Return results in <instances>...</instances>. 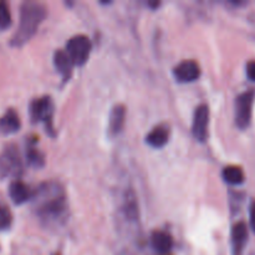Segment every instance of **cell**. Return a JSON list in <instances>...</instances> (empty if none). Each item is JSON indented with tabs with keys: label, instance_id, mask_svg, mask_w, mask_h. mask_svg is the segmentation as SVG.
Returning <instances> with one entry per match:
<instances>
[{
	"label": "cell",
	"instance_id": "cell-1",
	"mask_svg": "<svg viewBox=\"0 0 255 255\" xmlns=\"http://www.w3.org/2000/svg\"><path fill=\"white\" fill-rule=\"evenodd\" d=\"M35 212L45 227H60L67 218L64 188L57 182H45L32 193Z\"/></svg>",
	"mask_w": 255,
	"mask_h": 255
},
{
	"label": "cell",
	"instance_id": "cell-2",
	"mask_svg": "<svg viewBox=\"0 0 255 255\" xmlns=\"http://www.w3.org/2000/svg\"><path fill=\"white\" fill-rule=\"evenodd\" d=\"M46 7L39 1H24L20 6V19L16 31L11 36V46H22L35 35L46 17Z\"/></svg>",
	"mask_w": 255,
	"mask_h": 255
},
{
	"label": "cell",
	"instance_id": "cell-3",
	"mask_svg": "<svg viewBox=\"0 0 255 255\" xmlns=\"http://www.w3.org/2000/svg\"><path fill=\"white\" fill-rule=\"evenodd\" d=\"M22 172L21 156L15 144H7L0 152V177H17Z\"/></svg>",
	"mask_w": 255,
	"mask_h": 255
},
{
	"label": "cell",
	"instance_id": "cell-4",
	"mask_svg": "<svg viewBox=\"0 0 255 255\" xmlns=\"http://www.w3.org/2000/svg\"><path fill=\"white\" fill-rule=\"evenodd\" d=\"M52 112H54V106L50 97L44 96L35 99L30 102L29 115L31 122H45L47 131H52Z\"/></svg>",
	"mask_w": 255,
	"mask_h": 255
},
{
	"label": "cell",
	"instance_id": "cell-5",
	"mask_svg": "<svg viewBox=\"0 0 255 255\" xmlns=\"http://www.w3.org/2000/svg\"><path fill=\"white\" fill-rule=\"evenodd\" d=\"M92 44L91 40L86 35H75L67 41L66 52L75 65H84L89 60L91 52Z\"/></svg>",
	"mask_w": 255,
	"mask_h": 255
},
{
	"label": "cell",
	"instance_id": "cell-6",
	"mask_svg": "<svg viewBox=\"0 0 255 255\" xmlns=\"http://www.w3.org/2000/svg\"><path fill=\"white\" fill-rule=\"evenodd\" d=\"M255 92H243L236 99V124L241 129H246L251 125L252 114H253V104Z\"/></svg>",
	"mask_w": 255,
	"mask_h": 255
},
{
	"label": "cell",
	"instance_id": "cell-7",
	"mask_svg": "<svg viewBox=\"0 0 255 255\" xmlns=\"http://www.w3.org/2000/svg\"><path fill=\"white\" fill-rule=\"evenodd\" d=\"M120 212L122 217L128 224H138L139 222V208L137 197L131 188L126 189L122 196Z\"/></svg>",
	"mask_w": 255,
	"mask_h": 255
},
{
	"label": "cell",
	"instance_id": "cell-8",
	"mask_svg": "<svg viewBox=\"0 0 255 255\" xmlns=\"http://www.w3.org/2000/svg\"><path fill=\"white\" fill-rule=\"evenodd\" d=\"M209 125V107L207 105H199L194 111L192 132L197 141L204 142L208 136Z\"/></svg>",
	"mask_w": 255,
	"mask_h": 255
},
{
	"label": "cell",
	"instance_id": "cell-9",
	"mask_svg": "<svg viewBox=\"0 0 255 255\" xmlns=\"http://www.w3.org/2000/svg\"><path fill=\"white\" fill-rule=\"evenodd\" d=\"M173 74L179 82H192L198 79L201 69L194 60H184L174 67Z\"/></svg>",
	"mask_w": 255,
	"mask_h": 255
},
{
	"label": "cell",
	"instance_id": "cell-10",
	"mask_svg": "<svg viewBox=\"0 0 255 255\" xmlns=\"http://www.w3.org/2000/svg\"><path fill=\"white\" fill-rule=\"evenodd\" d=\"M248 242V227L244 222H238L232 228V253L243 255Z\"/></svg>",
	"mask_w": 255,
	"mask_h": 255
},
{
	"label": "cell",
	"instance_id": "cell-11",
	"mask_svg": "<svg viewBox=\"0 0 255 255\" xmlns=\"http://www.w3.org/2000/svg\"><path fill=\"white\" fill-rule=\"evenodd\" d=\"M126 120V107L124 105H115L109 116V133L115 137L122 132Z\"/></svg>",
	"mask_w": 255,
	"mask_h": 255
},
{
	"label": "cell",
	"instance_id": "cell-12",
	"mask_svg": "<svg viewBox=\"0 0 255 255\" xmlns=\"http://www.w3.org/2000/svg\"><path fill=\"white\" fill-rule=\"evenodd\" d=\"M9 197L12 201V203L20 206V204H24L25 202L29 201L30 198H32V194L30 192V188L21 182L20 179H14L11 183L9 184Z\"/></svg>",
	"mask_w": 255,
	"mask_h": 255
},
{
	"label": "cell",
	"instance_id": "cell-13",
	"mask_svg": "<svg viewBox=\"0 0 255 255\" xmlns=\"http://www.w3.org/2000/svg\"><path fill=\"white\" fill-rule=\"evenodd\" d=\"M21 122L17 112L14 109H7L2 116H0V133L11 134L19 131Z\"/></svg>",
	"mask_w": 255,
	"mask_h": 255
},
{
	"label": "cell",
	"instance_id": "cell-14",
	"mask_svg": "<svg viewBox=\"0 0 255 255\" xmlns=\"http://www.w3.org/2000/svg\"><path fill=\"white\" fill-rule=\"evenodd\" d=\"M54 65L57 71L61 74V76L66 80L71 75L72 67H74L75 64L66 51H64V50H57L54 55Z\"/></svg>",
	"mask_w": 255,
	"mask_h": 255
},
{
	"label": "cell",
	"instance_id": "cell-15",
	"mask_svg": "<svg viewBox=\"0 0 255 255\" xmlns=\"http://www.w3.org/2000/svg\"><path fill=\"white\" fill-rule=\"evenodd\" d=\"M169 139V129L163 125L156 126L146 137V141L149 146L154 148H161L166 146Z\"/></svg>",
	"mask_w": 255,
	"mask_h": 255
},
{
	"label": "cell",
	"instance_id": "cell-16",
	"mask_svg": "<svg viewBox=\"0 0 255 255\" xmlns=\"http://www.w3.org/2000/svg\"><path fill=\"white\" fill-rule=\"evenodd\" d=\"M152 247H153L154 251L159 254H167L168 252H171L172 247H173V241H172V237L168 233L162 231H157L152 234Z\"/></svg>",
	"mask_w": 255,
	"mask_h": 255
},
{
	"label": "cell",
	"instance_id": "cell-17",
	"mask_svg": "<svg viewBox=\"0 0 255 255\" xmlns=\"http://www.w3.org/2000/svg\"><path fill=\"white\" fill-rule=\"evenodd\" d=\"M223 179L232 186H239L244 182V172L238 166H227L223 169Z\"/></svg>",
	"mask_w": 255,
	"mask_h": 255
},
{
	"label": "cell",
	"instance_id": "cell-18",
	"mask_svg": "<svg viewBox=\"0 0 255 255\" xmlns=\"http://www.w3.org/2000/svg\"><path fill=\"white\" fill-rule=\"evenodd\" d=\"M26 161L30 166L39 168V167H41L42 164H44V154H42L36 147L32 146V144H27Z\"/></svg>",
	"mask_w": 255,
	"mask_h": 255
},
{
	"label": "cell",
	"instance_id": "cell-19",
	"mask_svg": "<svg viewBox=\"0 0 255 255\" xmlns=\"http://www.w3.org/2000/svg\"><path fill=\"white\" fill-rule=\"evenodd\" d=\"M12 214L6 203L0 201V231H7L11 227Z\"/></svg>",
	"mask_w": 255,
	"mask_h": 255
},
{
	"label": "cell",
	"instance_id": "cell-20",
	"mask_svg": "<svg viewBox=\"0 0 255 255\" xmlns=\"http://www.w3.org/2000/svg\"><path fill=\"white\" fill-rule=\"evenodd\" d=\"M11 25V12L5 1L0 0V30H5Z\"/></svg>",
	"mask_w": 255,
	"mask_h": 255
},
{
	"label": "cell",
	"instance_id": "cell-21",
	"mask_svg": "<svg viewBox=\"0 0 255 255\" xmlns=\"http://www.w3.org/2000/svg\"><path fill=\"white\" fill-rule=\"evenodd\" d=\"M247 76L252 81H255V60H252L247 64Z\"/></svg>",
	"mask_w": 255,
	"mask_h": 255
},
{
	"label": "cell",
	"instance_id": "cell-22",
	"mask_svg": "<svg viewBox=\"0 0 255 255\" xmlns=\"http://www.w3.org/2000/svg\"><path fill=\"white\" fill-rule=\"evenodd\" d=\"M249 222H251V228L255 233V201L251 203L249 207Z\"/></svg>",
	"mask_w": 255,
	"mask_h": 255
},
{
	"label": "cell",
	"instance_id": "cell-23",
	"mask_svg": "<svg viewBox=\"0 0 255 255\" xmlns=\"http://www.w3.org/2000/svg\"><path fill=\"white\" fill-rule=\"evenodd\" d=\"M120 255H131L129 253H121Z\"/></svg>",
	"mask_w": 255,
	"mask_h": 255
}]
</instances>
